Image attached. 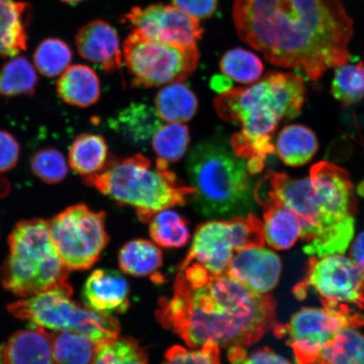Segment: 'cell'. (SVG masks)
I'll return each instance as SVG.
<instances>
[{
	"label": "cell",
	"instance_id": "1",
	"mask_svg": "<svg viewBox=\"0 0 364 364\" xmlns=\"http://www.w3.org/2000/svg\"><path fill=\"white\" fill-rule=\"evenodd\" d=\"M232 16L245 43L313 81L351 59L353 21L341 0H234Z\"/></svg>",
	"mask_w": 364,
	"mask_h": 364
},
{
	"label": "cell",
	"instance_id": "2",
	"mask_svg": "<svg viewBox=\"0 0 364 364\" xmlns=\"http://www.w3.org/2000/svg\"><path fill=\"white\" fill-rule=\"evenodd\" d=\"M164 328L192 348L208 343L245 348L277 325V302L224 273L215 274L194 262H182L170 297L156 311Z\"/></svg>",
	"mask_w": 364,
	"mask_h": 364
},
{
	"label": "cell",
	"instance_id": "3",
	"mask_svg": "<svg viewBox=\"0 0 364 364\" xmlns=\"http://www.w3.org/2000/svg\"><path fill=\"white\" fill-rule=\"evenodd\" d=\"M254 191L279 200L299 218L304 252L322 257L343 254L355 232L357 205L348 173L329 162L316 164L304 179L273 172Z\"/></svg>",
	"mask_w": 364,
	"mask_h": 364
},
{
	"label": "cell",
	"instance_id": "4",
	"mask_svg": "<svg viewBox=\"0 0 364 364\" xmlns=\"http://www.w3.org/2000/svg\"><path fill=\"white\" fill-rule=\"evenodd\" d=\"M306 97L302 77L281 72L270 73L248 87L232 88L218 95V115L240 127L230 145L236 156L247 161L250 175L263 171L267 157L275 153L272 136L277 127L299 115Z\"/></svg>",
	"mask_w": 364,
	"mask_h": 364
},
{
	"label": "cell",
	"instance_id": "5",
	"mask_svg": "<svg viewBox=\"0 0 364 364\" xmlns=\"http://www.w3.org/2000/svg\"><path fill=\"white\" fill-rule=\"evenodd\" d=\"M85 183L117 203L134 208L143 223H149L164 209L184 206L196 191L169 169V164L138 154L124 159H109L103 169L85 176Z\"/></svg>",
	"mask_w": 364,
	"mask_h": 364
},
{
	"label": "cell",
	"instance_id": "6",
	"mask_svg": "<svg viewBox=\"0 0 364 364\" xmlns=\"http://www.w3.org/2000/svg\"><path fill=\"white\" fill-rule=\"evenodd\" d=\"M186 170L196 191L191 200L202 215L220 218L252 213L254 191L247 161L236 156L230 145L215 139L199 143L191 150Z\"/></svg>",
	"mask_w": 364,
	"mask_h": 364
},
{
	"label": "cell",
	"instance_id": "7",
	"mask_svg": "<svg viewBox=\"0 0 364 364\" xmlns=\"http://www.w3.org/2000/svg\"><path fill=\"white\" fill-rule=\"evenodd\" d=\"M10 253L1 269L4 288L21 298L30 297L68 282V272L42 218L24 220L9 237Z\"/></svg>",
	"mask_w": 364,
	"mask_h": 364
},
{
	"label": "cell",
	"instance_id": "8",
	"mask_svg": "<svg viewBox=\"0 0 364 364\" xmlns=\"http://www.w3.org/2000/svg\"><path fill=\"white\" fill-rule=\"evenodd\" d=\"M73 288L66 282L44 292L22 298L8 306L9 311L30 326L53 331H75L87 336L99 347L119 338L120 325L111 315L99 313L72 299Z\"/></svg>",
	"mask_w": 364,
	"mask_h": 364
},
{
	"label": "cell",
	"instance_id": "9",
	"mask_svg": "<svg viewBox=\"0 0 364 364\" xmlns=\"http://www.w3.org/2000/svg\"><path fill=\"white\" fill-rule=\"evenodd\" d=\"M122 58L134 87H157L178 83L198 68V46L159 42L134 28L122 46Z\"/></svg>",
	"mask_w": 364,
	"mask_h": 364
},
{
	"label": "cell",
	"instance_id": "10",
	"mask_svg": "<svg viewBox=\"0 0 364 364\" xmlns=\"http://www.w3.org/2000/svg\"><path fill=\"white\" fill-rule=\"evenodd\" d=\"M316 294L323 308L354 316L364 309V271L341 254L311 257L306 277L296 284L293 294L299 300Z\"/></svg>",
	"mask_w": 364,
	"mask_h": 364
},
{
	"label": "cell",
	"instance_id": "11",
	"mask_svg": "<svg viewBox=\"0 0 364 364\" xmlns=\"http://www.w3.org/2000/svg\"><path fill=\"white\" fill-rule=\"evenodd\" d=\"M263 223L249 213L226 220H211L200 225L184 262L200 264L215 274H224L236 252L265 245Z\"/></svg>",
	"mask_w": 364,
	"mask_h": 364
},
{
	"label": "cell",
	"instance_id": "12",
	"mask_svg": "<svg viewBox=\"0 0 364 364\" xmlns=\"http://www.w3.org/2000/svg\"><path fill=\"white\" fill-rule=\"evenodd\" d=\"M48 225L59 256L70 271L90 269L108 244L106 215L85 204L68 207Z\"/></svg>",
	"mask_w": 364,
	"mask_h": 364
},
{
	"label": "cell",
	"instance_id": "13",
	"mask_svg": "<svg viewBox=\"0 0 364 364\" xmlns=\"http://www.w3.org/2000/svg\"><path fill=\"white\" fill-rule=\"evenodd\" d=\"M364 326V315L349 316L325 308H303L289 322L276 325L277 338H288L298 364H316L323 348L345 327Z\"/></svg>",
	"mask_w": 364,
	"mask_h": 364
},
{
	"label": "cell",
	"instance_id": "14",
	"mask_svg": "<svg viewBox=\"0 0 364 364\" xmlns=\"http://www.w3.org/2000/svg\"><path fill=\"white\" fill-rule=\"evenodd\" d=\"M122 21L140 30L148 38L163 43L194 46L203 35L199 20L174 4L135 6L126 14Z\"/></svg>",
	"mask_w": 364,
	"mask_h": 364
},
{
	"label": "cell",
	"instance_id": "15",
	"mask_svg": "<svg viewBox=\"0 0 364 364\" xmlns=\"http://www.w3.org/2000/svg\"><path fill=\"white\" fill-rule=\"evenodd\" d=\"M281 272L280 257L260 247L236 252L226 273L254 292L267 294L279 284Z\"/></svg>",
	"mask_w": 364,
	"mask_h": 364
},
{
	"label": "cell",
	"instance_id": "16",
	"mask_svg": "<svg viewBox=\"0 0 364 364\" xmlns=\"http://www.w3.org/2000/svg\"><path fill=\"white\" fill-rule=\"evenodd\" d=\"M80 56L110 74L121 70L122 53L115 28L103 20H94L82 26L75 36Z\"/></svg>",
	"mask_w": 364,
	"mask_h": 364
},
{
	"label": "cell",
	"instance_id": "17",
	"mask_svg": "<svg viewBox=\"0 0 364 364\" xmlns=\"http://www.w3.org/2000/svg\"><path fill=\"white\" fill-rule=\"evenodd\" d=\"M129 285L119 272L97 269L89 276L82 291L85 306L112 315L124 313L129 308Z\"/></svg>",
	"mask_w": 364,
	"mask_h": 364
},
{
	"label": "cell",
	"instance_id": "18",
	"mask_svg": "<svg viewBox=\"0 0 364 364\" xmlns=\"http://www.w3.org/2000/svg\"><path fill=\"white\" fill-rule=\"evenodd\" d=\"M254 198L263 208V230L267 244L276 250L293 247L301 233L297 215L270 195L254 191Z\"/></svg>",
	"mask_w": 364,
	"mask_h": 364
},
{
	"label": "cell",
	"instance_id": "19",
	"mask_svg": "<svg viewBox=\"0 0 364 364\" xmlns=\"http://www.w3.org/2000/svg\"><path fill=\"white\" fill-rule=\"evenodd\" d=\"M4 364H59L52 334L38 326L17 331L4 349Z\"/></svg>",
	"mask_w": 364,
	"mask_h": 364
},
{
	"label": "cell",
	"instance_id": "20",
	"mask_svg": "<svg viewBox=\"0 0 364 364\" xmlns=\"http://www.w3.org/2000/svg\"><path fill=\"white\" fill-rule=\"evenodd\" d=\"M30 6L16 0H0V58L16 56L26 49Z\"/></svg>",
	"mask_w": 364,
	"mask_h": 364
},
{
	"label": "cell",
	"instance_id": "21",
	"mask_svg": "<svg viewBox=\"0 0 364 364\" xmlns=\"http://www.w3.org/2000/svg\"><path fill=\"white\" fill-rule=\"evenodd\" d=\"M57 91L63 102L80 108L92 106L102 95L97 73L84 65L68 67L58 80Z\"/></svg>",
	"mask_w": 364,
	"mask_h": 364
},
{
	"label": "cell",
	"instance_id": "22",
	"mask_svg": "<svg viewBox=\"0 0 364 364\" xmlns=\"http://www.w3.org/2000/svg\"><path fill=\"white\" fill-rule=\"evenodd\" d=\"M156 109L143 103H132L110 122L112 129L135 144H144L152 139L163 124Z\"/></svg>",
	"mask_w": 364,
	"mask_h": 364
},
{
	"label": "cell",
	"instance_id": "23",
	"mask_svg": "<svg viewBox=\"0 0 364 364\" xmlns=\"http://www.w3.org/2000/svg\"><path fill=\"white\" fill-rule=\"evenodd\" d=\"M316 135L309 127L289 125L282 129L276 143L279 158L289 166H301L311 161L318 151Z\"/></svg>",
	"mask_w": 364,
	"mask_h": 364
},
{
	"label": "cell",
	"instance_id": "24",
	"mask_svg": "<svg viewBox=\"0 0 364 364\" xmlns=\"http://www.w3.org/2000/svg\"><path fill=\"white\" fill-rule=\"evenodd\" d=\"M154 106L162 121L182 124L195 116L198 102L193 91L188 85L178 82L159 90L154 100Z\"/></svg>",
	"mask_w": 364,
	"mask_h": 364
},
{
	"label": "cell",
	"instance_id": "25",
	"mask_svg": "<svg viewBox=\"0 0 364 364\" xmlns=\"http://www.w3.org/2000/svg\"><path fill=\"white\" fill-rule=\"evenodd\" d=\"M108 159L107 142L97 134H85L77 136L68 152V161L72 169L84 177L101 171Z\"/></svg>",
	"mask_w": 364,
	"mask_h": 364
},
{
	"label": "cell",
	"instance_id": "26",
	"mask_svg": "<svg viewBox=\"0 0 364 364\" xmlns=\"http://www.w3.org/2000/svg\"><path fill=\"white\" fill-rule=\"evenodd\" d=\"M118 263L126 274L147 277L161 268L163 254L151 241L134 240L122 247L118 254Z\"/></svg>",
	"mask_w": 364,
	"mask_h": 364
},
{
	"label": "cell",
	"instance_id": "27",
	"mask_svg": "<svg viewBox=\"0 0 364 364\" xmlns=\"http://www.w3.org/2000/svg\"><path fill=\"white\" fill-rule=\"evenodd\" d=\"M316 364H364V335L345 327L325 346Z\"/></svg>",
	"mask_w": 364,
	"mask_h": 364
},
{
	"label": "cell",
	"instance_id": "28",
	"mask_svg": "<svg viewBox=\"0 0 364 364\" xmlns=\"http://www.w3.org/2000/svg\"><path fill=\"white\" fill-rule=\"evenodd\" d=\"M38 81L36 68L28 59L15 57L0 70V95L6 97L33 95Z\"/></svg>",
	"mask_w": 364,
	"mask_h": 364
},
{
	"label": "cell",
	"instance_id": "29",
	"mask_svg": "<svg viewBox=\"0 0 364 364\" xmlns=\"http://www.w3.org/2000/svg\"><path fill=\"white\" fill-rule=\"evenodd\" d=\"M149 235L154 242L166 248L183 247L191 237L188 223L169 208L157 213L150 220Z\"/></svg>",
	"mask_w": 364,
	"mask_h": 364
},
{
	"label": "cell",
	"instance_id": "30",
	"mask_svg": "<svg viewBox=\"0 0 364 364\" xmlns=\"http://www.w3.org/2000/svg\"><path fill=\"white\" fill-rule=\"evenodd\" d=\"M53 353L59 364H91L97 346L87 336L75 331L52 334Z\"/></svg>",
	"mask_w": 364,
	"mask_h": 364
},
{
	"label": "cell",
	"instance_id": "31",
	"mask_svg": "<svg viewBox=\"0 0 364 364\" xmlns=\"http://www.w3.org/2000/svg\"><path fill=\"white\" fill-rule=\"evenodd\" d=\"M151 140L157 159L169 165L170 163L178 162L188 149V127L181 122H170L162 125L154 134Z\"/></svg>",
	"mask_w": 364,
	"mask_h": 364
},
{
	"label": "cell",
	"instance_id": "32",
	"mask_svg": "<svg viewBox=\"0 0 364 364\" xmlns=\"http://www.w3.org/2000/svg\"><path fill=\"white\" fill-rule=\"evenodd\" d=\"M220 66L223 75L242 84L255 83L261 78L264 70L263 63L256 54L240 48L225 53Z\"/></svg>",
	"mask_w": 364,
	"mask_h": 364
},
{
	"label": "cell",
	"instance_id": "33",
	"mask_svg": "<svg viewBox=\"0 0 364 364\" xmlns=\"http://www.w3.org/2000/svg\"><path fill=\"white\" fill-rule=\"evenodd\" d=\"M72 50L59 38H47L36 48L33 61L36 70L48 78L60 76L70 65Z\"/></svg>",
	"mask_w": 364,
	"mask_h": 364
},
{
	"label": "cell",
	"instance_id": "34",
	"mask_svg": "<svg viewBox=\"0 0 364 364\" xmlns=\"http://www.w3.org/2000/svg\"><path fill=\"white\" fill-rule=\"evenodd\" d=\"M331 93L340 102L349 106L360 102L364 97V65L363 62L355 65L336 67Z\"/></svg>",
	"mask_w": 364,
	"mask_h": 364
},
{
	"label": "cell",
	"instance_id": "35",
	"mask_svg": "<svg viewBox=\"0 0 364 364\" xmlns=\"http://www.w3.org/2000/svg\"><path fill=\"white\" fill-rule=\"evenodd\" d=\"M91 364H149L146 353L138 341L129 338H118L99 346Z\"/></svg>",
	"mask_w": 364,
	"mask_h": 364
},
{
	"label": "cell",
	"instance_id": "36",
	"mask_svg": "<svg viewBox=\"0 0 364 364\" xmlns=\"http://www.w3.org/2000/svg\"><path fill=\"white\" fill-rule=\"evenodd\" d=\"M31 169L34 176L48 184L63 181L68 171L65 156L53 148H44L36 152L31 158Z\"/></svg>",
	"mask_w": 364,
	"mask_h": 364
},
{
	"label": "cell",
	"instance_id": "37",
	"mask_svg": "<svg viewBox=\"0 0 364 364\" xmlns=\"http://www.w3.org/2000/svg\"><path fill=\"white\" fill-rule=\"evenodd\" d=\"M220 348L213 343L195 350L174 346L166 352L162 364H221Z\"/></svg>",
	"mask_w": 364,
	"mask_h": 364
},
{
	"label": "cell",
	"instance_id": "38",
	"mask_svg": "<svg viewBox=\"0 0 364 364\" xmlns=\"http://www.w3.org/2000/svg\"><path fill=\"white\" fill-rule=\"evenodd\" d=\"M20 144L10 133L0 130V173L16 166L20 156Z\"/></svg>",
	"mask_w": 364,
	"mask_h": 364
},
{
	"label": "cell",
	"instance_id": "39",
	"mask_svg": "<svg viewBox=\"0 0 364 364\" xmlns=\"http://www.w3.org/2000/svg\"><path fill=\"white\" fill-rule=\"evenodd\" d=\"M171 1L172 4L199 21L208 19L215 15L218 6V0H171Z\"/></svg>",
	"mask_w": 364,
	"mask_h": 364
},
{
	"label": "cell",
	"instance_id": "40",
	"mask_svg": "<svg viewBox=\"0 0 364 364\" xmlns=\"http://www.w3.org/2000/svg\"><path fill=\"white\" fill-rule=\"evenodd\" d=\"M239 364H291L281 355L268 348L257 350L250 356L245 357Z\"/></svg>",
	"mask_w": 364,
	"mask_h": 364
},
{
	"label": "cell",
	"instance_id": "41",
	"mask_svg": "<svg viewBox=\"0 0 364 364\" xmlns=\"http://www.w3.org/2000/svg\"><path fill=\"white\" fill-rule=\"evenodd\" d=\"M352 260L364 271V231L358 235L350 249Z\"/></svg>",
	"mask_w": 364,
	"mask_h": 364
},
{
	"label": "cell",
	"instance_id": "42",
	"mask_svg": "<svg viewBox=\"0 0 364 364\" xmlns=\"http://www.w3.org/2000/svg\"><path fill=\"white\" fill-rule=\"evenodd\" d=\"M211 88L216 92L222 94L232 89L231 80L225 75H218L213 77L210 82Z\"/></svg>",
	"mask_w": 364,
	"mask_h": 364
},
{
	"label": "cell",
	"instance_id": "43",
	"mask_svg": "<svg viewBox=\"0 0 364 364\" xmlns=\"http://www.w3.org/2000/svg\"><path fill=\"white\" fill-rule=\"evenodd\" d=\"M60 1L70 4H75L85 1V0H60Z\"/></svg>",
	"mask_w": 364,
	"mask_h": 364
},
{
	"label": "cell",
	"instance_id": "44",
	"mask_svg": "<svg viewBox=\"0 0 364 364\" xmlns=\"http://www.w3.org/2000/svg\"><path fill=\"white\" fill-rule=\"evenodd\" d=\"M4 349L3 346H0V364H4Z\"/></svg>",
	"mask_w": 364,
	"mask_h": 364
}]
</instances>
